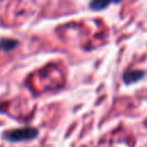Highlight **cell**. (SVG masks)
I'll return each mask as SVG.
<instances>
[{"instance_id":"obj_3","label":"cell","mask_w":147,"mask_h":147,"mask_svg":"<svg viewBox=\"0 0 147 147\" xmlns=\"http://www.w3.org/2000/svg\"><path fill=\"white\" fill-rule=\"evenodd\" d=\"M111 3V0H92L90 2V8L92 10H102L106 9Z\"/></svg>"},{"instance_id":"obj_2","label":"cell","mask_w":147,"mask_h":147,"mask_svg":"<svg viewBox=\"0 0 147 147\" xmlns=\"http://www.w3.org/2000/svg\"><path fill=\"white\" fill-rule=\"evenodd\" d=\"M145 76V72L141 70H127L123 75V80L125 84H132L134 82L140 80Z\"/></svg>"},{"instance_id":"obj_4","label":"cell","mask_w":147,"mask_h":147,"mask_svg":"<svg viewBox=\"0 0 147 147\" xmlns=\"http://www.w3.org/2000/svg\"><path fill=\"white\" fill-rule=\"evenodd\" d=\"M17 46H18V41L15 39H2L0 41V47L6 52L11 51Z\"/></svg>"},{"instance_id":"obj_1","label":"cell","mask_w":147,"mask_h":147,"mask_svg":"<svg viewBox=\"0 0 147 147\" xmlns=\"http://www.w3.org/2000/svg\"><path fill=\"white\" fill-rule=\"evenodd\" d=\"M37 136H38V130L36 127H31V126L14 129V130L5 132V134H3L5 139L10 142L33 140L34 138H37Z\"/></svg>"},{"instance_id":"obj_5","label":"cell","mask_w":147,"mask_h":147,"mask_svg":"<svg viewBox=\"0 0 147 147\" xmlns=\"http://www.w3.org/2000/svg\"><path fill=\"white\" fill-rule=\"evenodd\" d=\"M121 1H123V0H111V2H115V3H119Z\"/></svg>"}]
</instances>
